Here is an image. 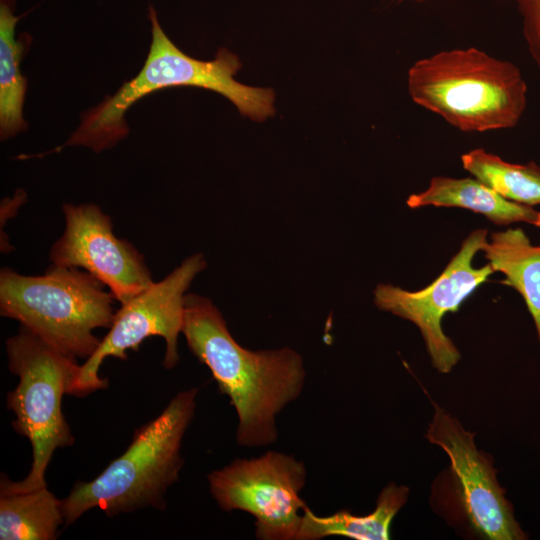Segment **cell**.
Segmentation results:
<instances>
[{
    "mask_svg": "<svg viewBox=\"0 0 540 540\" xmlns=\"http://www.w3.org/2000/svg\"><path fill=\"white\" fill-rule=\"evenodd\" d=\"M65 230L53 244L52 264L82 268L124 304L154 281L143 255L113 233L111 218L95 204L63 205Z\"/></svg>",
    "mask_w": 540,
    "mask_h": 540,
    "instance_id": "10",
    "label": "cell"
},
{
    "mask_svg": "<svg viewBox=\"0 0 540 540\" xmlns=\"http://www.w3.org/2000/svg\"><path fill=\"white\" fill-rule=\"evenodd\" d=\"M205 267L204 256L193 254L165 278L153 282L121 304L98 349L80 365L69 395L84 397L106 389L109 380L99 375L104 359L112 356L127 360V350L138 351L142 342L152 336L165 340L163 366L166 369L174 368L179 361L177 344L178 336L182 333L186 291Z\"/></svg>",
    "mask_w": 540,
    "mask_h": 540,
    "instance_id": "7",
    "label": "cell"
},
{
    "mask_svg": "<svg viewBox=\"0 0 540 540\" xmlns=\"http://www.w3.org/2000/svg\"><path fill=\"white\" fill-rule=\"evenodd\" d=\"M152 41L140 72L97 106L87 110L79 127L64 146H85L95 152L112 148L124 139L129 128L127 110L157 90L193 86L215 91L228 98L243 116L263 121L274 115V92L247 86L234 80L241 68L237 55L221 48L214 60L202 61L178 49L161 28L157 13L149 6Z\"/></svg>",
    "mask_w": 540,
    "mask_h": 540,
    "instance_id": "2",
    "label": "cell"
},
{
    "mask_svg": "<svg viewBox=\"0 0 540 540\" xmlns=\"http://www.w3.org/2000/svg\"><path fill=\"white\" fill-rule=\"evenodd\" d=\"M463 168L475 179L504 198L524 204H540V166L534 162L515 164L482 148L461 156Z\"/></svg>",
    "mask_w": 540,
    "mask_h": 540,
    "instance_id": "17",
    "label": "cell"
},
{
    "mask_svg": "<svg viewBox=\"0 0 540 540\" xmlns=\"http://www.w3.org/2000/svg\"><path fill=\"white\" fill-rule=\"evenodd\" d=\"M86 271L52 264L44 275L0 272L1 316L18 321L51 346L87 360L101 340L97 328H110L112 293Z\"/></svg>",
    "mask_w": 540,
    "mask_h": 540,
    "instance_id": "5",
    "label": "cell"
},
{
    "mask_svg": "<svg viewBox=\"0 0 540 540\" xmlns=\"http://www.w3.org/2000/svg\"><path fill=\"white\" fill-rule=\"evenodd\" d=\"M412 101L462 132L509 129L527 105V83L512 62L475 47L443 50L407 73Z\"/></svg>",
    "mask_w": 540,
    "mask_h": 540,
    "instance_id": "3",
    "label": "cell"
},
{
    "mask_svg": "<svg viewBox=\"0 0 540 540\" xmlns=\"http://www.w3.org/2000/svg\"><path fill=\"white\" fill-rule=\"evenodd\" d=\"M529 54L540 70V0H514Z\"/></svg>",
    "mask_w": 540,
    "mask_h": 540,
    "instance_id": "18",
    "label": "cell"
},
{
    "mask_svg": "<svg viewBox=\"0 0 540 540\" xmlns=\"http://www.w3.org/2000/svg\"><path fill=\"white\" fill-rule=\"evenodd\" d=\"M6 351L8 368L19 378L6 404L16 416L12 427L31 443L33 460L28 475L20 481L1 474L0 491L26 492L47 486L45 473L55 450L75 442L62 412V398L70 394L80 365L77 358L22 326L7 339Z\"/></svg>",
    "mask_w": 540,
    "mask_h": 540,
    "instance_id": "6",
    "label": "cell"
},
{
    "mask_svg": "<svg viewBox=\"0 0 540 540\" xmlns=\"http://www.w3.org/2000/svg\"><path fill=\"white\" fill-rule=\"evenodd\" d=\"M197 394L196 388L177 393L159 416L134 431L125 452L96 478L76 482L61 500L64 524L96 507L109 517L146 507L164 510L166 492L184 465L181 445Z\"/></svg>",
    "mask_w": 540,
    "mask_h": 540,
    "instance_id": "4",
    "label": "cell"
},
{
    "mask_svg": "<svg viewBox=\"0 0 540 540\" xmlns=\"http://www.w3.org/2000/svg\"><path fill=\"white\" fill-rule=\"evenodd\" d=\"M182 333L191 353L209 368L220 393L236 411L237 444L252 448L274 443L276 416L304 387L300 354L290 348L242 347L213 302L193 293L185 296Z\"/></svg>",
    "mask_w": 540,
    "mask_h": 540,
    "instance_id": "1",
    "label": "cell"
},
{
    "mask_svg": "<svg viewBox=\"0 0 540 540\" xmlns=\"http://www.w3.org/2000/svg\"><path fill=\"white\" fill-rule=\"evenodd\" d=\"M15 0H0V135L6 140L27 129L23 118V103L27 79L21 73L22 56L30 44L16 40Z\"/></svg>",
    "mask_w": 540,
    "mask_h": 540,
    "instance_id": "15",
    "label": "cell"
},
{
    "mask_svg": "<svg viewBox=\"0 0 540 540\" xmlns=\"http://www.w3.org/2000/svg\"><path fill=\"white\" fill-rule=\"evenodd\" d=\"M486 229L472 231L462 242L444 271L430 285L411 292L390 284L374 290V304L382 311L413 322L420 330L433 366L448 373L460 359V353L441 326L443 316L457 311L461 302L494 272L488 263L472 265L476 253L487 241Z\"/></svg>",
    "mask_w": 540,
    "mask_h": 540,
    "instance_id": "9",
    "label": "cell"
},
{
    "mask_svg": "<svg viewBox=\"0 0 540 540\" xmlns=\"http://www.w3.org/2000/svg\"><path fill=\"white\" fill-rule=\"evenodd\" d=\"M426 437L446 452L463 510L472 527L491 540L526 539L496 479L495 469L475 445L474 434L435 405Z\"/></svg>",
    "mask_w": 540,
    "mask_h": 540,
    "instance_id": "11",
    "label": "cell"
},
{
    "mask_svg": "<svg viewBox=\"0 0 540 540\" xmlns=\"http://www.w3.org/2000/svg\"><path fill=\"white\" fill-rule=\"evenodd\" d=\"M481 251L494 272L505 276L502 283L524 298L540 341V246L532 245L524 231L515 228L493 232Z\"/></svg>",
    "mask_w": 540,
    "mask_h": 540,
    "instance_id": "13",
    "label": "cell"
},
{
    "mask_svg": "<svg viewBox=\"0 0 540 540\" xmlns=\"http://www.w3.org/2000/svg\"><path fill=\"white\" fill-rule=\"evenodd\" d=\"M392 1H395V2H403V1H411V2H416V3H423V2H428V1H438V0H392Z\"/></svg>",
    "mask_w": 540,
    "mask_h": 540,
    "instance_id": "19",
    "label": "cell"
},
{
    "mask_svg": "<svg viewBox=\"0 0 540 540\" xmlns=\"http://www.w3.org/2000/svg\"><path fill=\"white\" fill-rule=\"evenodd\" d=\"M209 490L227 512L239 510L255 518L261 540H296L307 506L300 497L305 465L293 456L268 451L251 459H235L208 475Z\"/></svg>",
    "mask_w": 540,
    "mask_h": 540,
    "instance_id": "8",
    "label": "cell"
},
{
    "mask_svg": "<svg viewBox=\"0 0 540 540\" xmlns=\"http://www.w3.org/2000/svg\"><path fill=\"white\" fill-rule=\"evenodd\" d=\"M409 208L459 207L484 215L495 225L525 222L540 227V211L510 201L475 178L433 177L420 193L411 194Z\"/></svg>",
    "mask_w": 540,
    "mask_h": 540,
    "instance_id": "12",
    "label": "cell"
},
{
    "mask_svg": "<svg viewBox=\"0 0 540 540\" xmlns=\"http://www.w3.org/2000/svg\"><path fill=\"white\" fill-rule=\"evenodd\" d=\"M64 523L61 500L47 486L32 491H0L1 540H54Z\"/></svg>",
    "mask_w": 540,
    "mask_h": 540,
    "instance_id": "16",
    "label": "cell"
},
{
    "mask_svg": "<svg viewBox=\"0 0 540 540\" xmlns=\"http://www.w3.org/2000/svg\"><path fill=\"white\" fill-rule=\"evenodd\" d=\"M409 489L393 483L380 493L375 510L364 516L341 510L329 516H319L308 506L302 514L297 540H318L327 536H344L356 540L390 539V525L406 503Z\"/></svg>",
    "mask_w": 540,
    "mask_h": 540,
    "instance_id": "14",
    "label": "cell"
}]
</instances>
